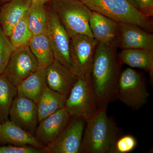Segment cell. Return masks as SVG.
<instances>
[{"label":"cell","mask_w":153,"mask_h":153,"mask_svg":"<svg viewBox=\"0 0 153 153\" xmlns=\"http://www.w3.org/2000/svg\"><path fill=\"white\" fill-rule=\"evenodd\" d=\"M64 107L71 117L82 118L85 120L97 111L98 107L91 74L77 78Z\"/></svg>","instance_id":"5b68a950"},{"label":"cell","mask_w":153,"mask_h":153,"mask_svg":"<svg viewBox=\"0 0 153 153\" xmlns=\"http://www.w3.org/2000/svg\"><path fill=\"white\" fill-rule=\"evenodd\" d=\"M47 86L45 68H39L17 85L18 93L32 100L37 104Z\"/></svg>","instance_id":"ac0fdd59"},{"label":"cell","mask_w":153,"mask_h":153,"mask_svg":"<svg viewBox=\"0 0 153 153\" xmlns=\"http://www.w3.org/2000/svg\"><path fill=\"white\" fill-rule=\"evenodd\" d=\"M42 150L31 146H0V153H40Z\"/></svg>","instance_id":"83f0119b"},{"label":"cell","mask_w":153,"mask_h":153,"mask_svg":"<svg viewBox=\"0 0 153 153\" xmlns=\"http://www.w3.org/2000/svg\"><path fill=\"white\" fill-rule=\"evenodd\" d=\"M33 36L28 27L27 13L14 27L9 39L16 49L29 45Z\"/></svg>","instance_id":"cb8c5ba5"},{"label":"cell","mask_w":153,"mask_h":153,"mask_svg":"<svg viewBox=\"0 0 153 153\" xmlns=\"http://www.w3.org/2000/svg\"><path fill=\"white\" fill-rule=\"evenodd\" d=\"M98 43L95 38L85 35H77L70 38L71 69L77 77L91 74Z\"/></svg>","instance_id":"52a82bcc"},{"label":"cell","mask_w":153,"mask_h":153,"mask_svg":"<svg viewBox=\"0 0 153 153\" xmlns=\"http://www.w3.org/2000/svg\"><path fill=\"white\" fill-rule=\"evenodd\" d=\"M67 97L46 86L37 105L38 123L64 107Z\"/></svg>","instance_id":"ffe728a7"},{"label":"cell","mask_w":153,"mask_h":153,"mask_svg":"<svg viewBox=\"0 0 153 153\" xmlns=\"http://www.w3.org/2000/svg\"><path fill=\"white\" fill-rule=\"evenodd\" d=\"M0 1H1V0H0ZM0 9H1V8H0Z\"/></svg>","instance_id":"d6a6232c"},{"label":"cell","mask_w":153,"mask_h":153,"mask_svg":"<svg viewBox=\"0 0 153 153\" xmlns=\"http://www.w3.org/2000/svg\"><path fill=\"white\" fill-rule=\"evenodd\" d=\"M115 48L99 43L96 49L91 76L98 107L108 105L116 97L120 63Z\"/></svg>","instance_id":"6da1fadb"},{"label":"cell","mask_w":153,"mask_h":153,"mask_svg":"<svg viewBox=\"0 0 153 153\" xmlns=\"http://www.w3.org/2000/svg\"><path fill=\"white\" fill-rule=\"evenodd\" d=\"M83 3L91 11L118 22L134 24L152 33L153 24L151 18L140 13L128 0H85Z\"/></svg>","instance_id":"277c9868"},{"label":"cell","mask_w":153,"mask_h":153,"mask_svg":"<svg viewBox=\"0 0 153 153\" xmlns=\"http://www.w3.org/2000/svg\"><path fill=\"white\" fill-rule=\"evenodd\" d=\"M17 87L12 84L5 74H0V124L9 120V112L16 96Z\"/></svg>","instance_id":"7402d4cb"},{"label":"cell","mask_w":153,"mask_h":153,"mask_svg":"<svg viewBox=\"0 0 153 153\" xmlns=\"http://www.w3.org/2000/svg\"><path fill=\"white\" fill-rule=\"evenodd\" d=\"M31 4V0H11L0 9V26L9 38L15 26L27 13Z\"/></svg>","instance_id":"2e32d148"},{"label":"cell","mask_w":153,"mask_h":153,"mask_svg":"<svg viewBox=\"0 0 153 153\" xmlns=\"http://www.w3.org/2000/svg\"><path fill=\"white\" fill-rule=\"evenodd\" d=\"M71 117L65 108H62L39 122L35 137L42 145L47 146L59 136Z\"/></svg>","instance_id":"4fadbf2b"},{"label":"cell","mask_w":153,"mask_h":153,"mask_svg":"<svg viewBox=\"0 0 153 153\" xmlns=\"http://www.w3.org/2000/svg\"><path fill=\"white\" fill-rule=\"evenodd\" d=\"M10 1H11V0H1V3H3V4H4V3L8 2Z\"/></svg>","instance_id":"f546056e"},{"label":"cell","mask_w":153,"mask_h":153,"mask_svg":"<svg viewBox=\"0 0 153 153\" xmlns=\"http://www.w3.org/2000/svg\"><path fill=\"white\" fill-rule=\"evenodd\" d=\"M74 1H78L82 2H83L85 0H74Z\"/></svg>","instance_id":"4dcf8cb0"},{"label":"cell","mask_w":153,"mask_h":153,"mask_svg":"<svg viewBox=\"0 0 153 153\" xmlns=\"http://www.w3.org/2000/svg\"><path fill=\"white\" fill-rule=\"evenodd\" d=\"M135 9L144 16L152 18L153 16V0H128Z\"/></svg>","instance_id":"4316f807"},{"label":"cell","mask_w":153,"mask_h":153,"mask_svg":"<svg viewBox=\"0 0 153 153\" xmlns=\"http://www.w3.org/2000/svg\"><path fill=\"white\" fill-rule=\"evenodd\" d=\"M47 33L55 59L72 70L70 56V37L52 9L48 13Z\"/></svg>","instance_id":"30bf717a"},{"label":"cell","mask_w":153,"mask_h":153,"mask_svg":"<svg viewBox=\"0 0 153 153\" xmlns=\"http://www.w3.org/2000/svg\"><path fill=\"white\" fill-rule=\"evenodd\" d=\"M1 124H0V129H1Z\"/></svg>","instance_id":"1f68e13d"},{"label":"cell","mask_w":153,"mask_h":153,"mask_svg":"<svg viewBox=\"0 0 153 153\" xmlns=\"http://www.w3.org/2000/svg\"><path fill=\"white\" fill-rule=\"evenodd\" d=\"M85 122L82 118L71 117L63 131L55 140L45 146L42 153H81Z\"/></svg>","instance_id":"ba28073f"},{"label":"cell","mask_w":153,"mask_h":153,"mask_svg":"<svg viewBox=\"0 0 153 153\" xmlns=\"http://www.w3.org/2000/svg\"><path fill=\"white\" fill-rule=\"evenodd\" d=\"M52 0H31V3L35 4L44 5L50 3Z\"/></svg>","instance_id":"f1b7e54d"},{"label":"cell","mask_w":153,"mask_h":153,"mask_svg":"<svg viewBox=\"0 0 153 153\" xmlns=\"http://www.w3.org/2000/svg\"><path fill=\"white\" fill-rule=\"evenodd\" d=\"M117 46L123 49L153 50V36L137 25L118 22Z\"/></svg>","instance_id":"7c38bea8"},{"label":"cell","mask_w":153,"mask_h":153,"mask_svg":"<svg viewBox=\"0 0 153 153\" xmlns=\"http://www.w3.org/2000/svg\"><path fill=\"white\" fill-rule=\"evenodd\" d=\"M45 71L47 86L67 97L78 78L72 70L55 59Z\"/></svg>","instance_id":"5bb4252c"},{"label":"cell","mask_w":153,"mask_h":153,"mask_svg":"<svg viewBox=\"0 0 153 153\" xmlns=\"http://www.w3.org/2000/svg\"><path fill=\"white\" fill-rule=\"evenodd\" d=\"M9 117L16 125L35 136L38 123L35 102L18 92L10 109Z\"/></svg>","instance_id":"8fae6325"},{"label":"cell","mask_w":153,"mask_h":153,"mask_svg":"<svg viewBox=\"0 0 153 153\" xmlns=\"http://www.w3.org/2000/svg\"><path fill=\"white\" fill-rule=\"evenodd\" d=\"M137 145L136 138L130 134L120 136L114 146L112 153H128L135 149Z\"/></svg>","instance_id":"484cf974"},{"label":"cell","mask_w":153,"mask_h":153,"mask_svg":"<svg viewBox=\"0 0 153 153\" xmlns=\"http://www.w3.org/2000/svg\"><path fill=\"white\" fill-rule=\"evenodd\" d=\"M120 63L131 68H139L153 75V50L144 49H123L119 55Z\"/></svg>","instance_id":"d6986e66"},{"label":"cell","mask_w":153,"mask_h":153,"mask_svg":"<svg viewBox=\"0 0 153 153\" xmlns=\"http://www.w3.org/2000/svg\"><path fill=\"white\" fill-rule=\"evenodd\" d=\"M107 106L99 107L85 120L81 153H112L120 133L116 124L107 114Z\"/></svg>","instance_id":"7a4b0ae2"},{"label":"cell","mask_w":153,"mask_h":153,"mask_svg":"<svg viewBox=\"0 0 153 153\" xmlns=\"http://www.w3.org/2000/svg\"><path fill=\"white\" fill-rule=\"evenodd\" d=\"M15 48L0 26V74L4 73Z\"/></svg>","instance_id":"d4e9b609"},{"label":"cell","mask_w":153,"mask_h":153,"mask_svg":"<svg viewBox=\"0 0 153 153\" xmlns=\"http://www.w3.org/2000/svg\"><path fill=\"white\" fill-rule=\"evenodd\" d=\"M48 22V12L45 5L31 3L27 13V22L33 36L47 33Z\"/></svg>","instance_id":"603a6c76"},{"label":"cell","mask_w":153,"mask_h":153,"mask_svg":"<svg viewBox=\"0 0 153 153\" xmlns=\"http://www.w3.org/2000/svg\"><path fill=\"white\" fill-rule=\"evenodd\" d=\"M89 26L94 38L99 43L116 47L118 35V22L113 19L92 11Z\"/></svg>","instance_id":"9a60e30c"},{"label":"cell","mask_w":153,"mask_h":153,"mask_svg":"<svg viewBox=\"0 0 153 153\" xmlns=\"http://www.w3.org/2000/svg\"><path fill=\"white\" fill-rule=\"evenodd\" d=\"M149 97L146 84L141 74L127 68L120 75L116 98L134 110L141 108Z\"/></svg>","instance_id":"8992f818"},{"label":"cell","mask_w":153,"mask_h":153,"mask_svg":"<svg viewBox=\"0 0 153 153\" xmlns=\"http://www.w3.org/2000/svg\"><path fill=\"white\" fill-rule=\"evenodd\" d=\"M29 46L40 67L45 68L54 61V54L47 33L32 36Z\"/></svg>","instance_id":"44dd1931"},{"label":"cell","mask_w":153,"mask_h":153,"mask_svg":"<svg viewBox=\"0 0 153 153\" xmlns=\"http://www.w3.org/2000/svg\"><path fill=\"white\" fill-rule=\"evenodd\" d=\"M50 3L70 38L77 35L94 38L89 26L92 11L84 3L74 0H52Z\"/></svg>","instance_id":"3957f363"},{"label":"cell","mask_w":153,"mask_h":153,"mask_svg":"<svg viewBox=\"0 0 153 153\" xmlns=\"http://www.w3.org/2000/svg\"><path fill=\"white\" fill-rule=\"evenodd\" d=\"M39 67L37 58L27 45L15 49L4 74L9 81L17 87Z\"/></svg>","instance_id":"9c48e42d"},{"label":"cell","mask_w":153,"mask_h":153,"mask_svg":"<svg viewBox=\"0 0 153 153\" xmlns=\"http://www.w3.org/2000/svg\"><path fill=\"white\" fill-rule=\"evenodd\" d=\"M0 141L15 146H31L42 150L45 146L35 136L26 131L10 120L2 124L0 129Z\"/></svg>","instance_id":"e0dca14e"}]
</instances>
